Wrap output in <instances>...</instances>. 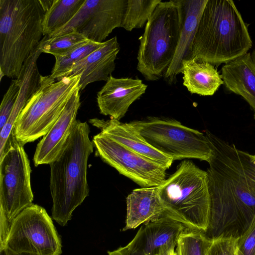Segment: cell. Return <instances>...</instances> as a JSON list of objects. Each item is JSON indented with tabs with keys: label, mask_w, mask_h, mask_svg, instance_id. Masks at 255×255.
I'll return each mask as SVG.
<instances>
[{
	"label": "cell",
	"mask_w": 255,
	"mask_h": 255,
	"mask_svg": "<svg viewBox=\"0 0 255 255\" xmlns=\"http://www.w3.org/2000/svg\"><path fill=\"white\" fill-rule=\"evenodd\" d=\"M213 151L207 172L211 205L206 236L211 239L240 237L255 216V164L250 154L209 130Z\"/></svg>",
	"instance_id": "cell-1"
},
{
	"label": "cell",
	"mask_w": 255,
	"mask_h": 255,
	"mask_svg": "<svg viewBox=\"0 0 255 255\" xmlns=\"http://www.w3.org/2000/svg\"><path fill=\"white\" fill-rule=\"evenodd\" d=\"M89 133L87 123L77 120L62 150L49 164L52 217L61 226L89 195L87 164L94 147Z\"/></svg>",
	"instance_id": "cell-2"
},
{
	"label": "cell",
	"mask_w": 255,
	"mask_h": 255,
	"mask_svg": "<svg viewBox=\"0 0 255 255\" xmlns=\"http://www.w3.org/2000/svg\"><path fill=\"white\" fill-rule=\"evenodd\" d=\"M248 27L232 0H208L193 39L191 58L228 63L252 47Z\"/></svg>",
	"instance_id": "cell-3"
},
{
	"label": "cell",
	"mask_w": 255,
	"mask_h": 255,
	"mask_svg": "<svg viewBox=\"0 0 255 255\" xmlns=\"http://www.w3.org/2000/svg\"><path fill=\"white\" fill-rule=\"evenodd\" d=\"M39 0H0V72L17 78L43 36Z\"/></svg>",
	"instance_id": "cell-4"
},
{
	"label": "cell",
	"mask_w": 255,
	"mask_h": 255,
	"mask_svg": "<svg viewBox=\"0 0 255 255\" xmlns=\"http://www.w3.org/2000/svg\"><path fill=\"white\" fill-rule=\"evenodd\" d=\"M157 187L165 214L188 228L207 231L211 205L207 171L190 160H183Z\"/></svg>",
	"instance_id": "cell-5"
},
{
	"label": "cell",
	"mask_w": 255,
	"mask_h": 255,
	"mask_svg": "<svg viewBox=\"0 0 255 255\" xmlns=\"http://www.w3.org/2000/svg\"><path fill=\"white\" fill-rule=\"evenodd\" d=\"M180 18L176 0L156 6L139 38L137 70L147 81L164 77L177 47Z\"/></svg>",
	"instance_id": "cell-6"
},
{
	"label": "cell",
	"mask_w": 255,
	"mask_h": 255,
	"mask_svg": "<svg viewBox=\"0 0 255 255\" xmlns=\"http://www.w3.org/2000/svg\"><path fill=\"white\" fill-rule=\"evenodd\" d=\"M81 74L55 82L50 75L41 76L40 86L21 111L12 133L22 145L45 135L62 113L78 88Z\"/></svg>",
	"instance_id": "cell-7"
},
{
	"label": "cell",
	"mask_w": 255,
	"mask_h": 255,
	"mask_svg": "<svg viewBox=\"0 0 255 255\" xmlns=\"http://www.w3.org/2000/svg\"><path fill=\"white\" fill-rule=\"evenodd\" d=\"M31 172L23 145L12 131L0 155V249L4 246L13 220L33 204Z\"/></svg>",
	"instance_id": "cell-8"
},
{
	"label": "cell",
	"mask_w": 255,
	"mask_h": 255,
	"mask_svg": "<svg viewBox=\"0 0 255 255\" xmlns=\"http://www.w3.org/2000/svg\"><path fill=\"white\" fill-rule=\"evenodd\" d=\"M129 123L148 143L173 161L193 158L209 163L213 156L205 133L175 119L149 117Z\"/></svg>",
	"instance_id": "cell-9"
},
{
	"label": "cell",
	"mask_w": 255,
	"mask_h": 255,
	"mask_svg": "<svg viewBox=\"0 0 255 255\" xmlns=\"http://www.w3.org/2000/svg\"><path fill=\"white\" fill-rule=\"evenodd\" d=\"M1 251L7 254L61 255V240L46 210L32 204L13 220Z\"/></svg>",
	"instance_id": "cell-10"
},
{
	"label": "cell",
	"mask_w": 255,
	"mask_h": 255,
	"mask_svg": "<svg viewBox=\"0 0 255 255\" xmlns=\"http://www.w3.org/2000/svg\"><path fill=\"white\" fill-rule=\"evenodd\" d=\"M92 141L95 155L141 187H157L166 179L167 169L101 132Z\"/></svg>",
	"instance_id": "cell-11"
},
{
	"label": "cell",
	"mask_w": 255,
	"mask_h": 255,
	"mask_svg": "<svg viewBox=\"0 0 255 255\" xmlns=\"http://www.w3.org/2000/svg\"><path fill=\"white\" fill-rule=\"evenodd\" d=\"M128 0H85L75 16L48 35L76 31L87 40L102 43L116 28L121 27Z\"/></svg>",
	"instance_id": "cell-12"
},
{
	"label": "cell",
	"mask_w": 255,
	"mask_h": 255,
	"mask_svg": "<svg viewBox=\"0 0 255 255\" xmlns=\"http://www.w3.org/2000/svg\"><path fill=\"white\" fill-rule=\"evenodd\" d=\"M188 228L164 214L140 228L126 246L134 255H156L175 249L181 234Z\"/></svg>",
	"instance_id": "cell-13"
},
{
	"label": "cell",
	"mask_w": 255,
	"mask_h": 255,
	"mask_svg": "<svg viewBox=\"0 0 255 255\" xmlns=\"http://www.w3.org/2000/svg\"><path fill=\"white\" fill-rule=\"evenodd\" d=\"M80 92L78 87L56 122L37 144L33 159L35 166L50 164L62 150L77 121L81 105Z\"/></svg>",
	"instance_id": "cell-14"
},
{
	"label": "cell",
	"mask_w": 255,
	"mask_h": 255,
	"mask_svg": "<svg viewBox=\"0 0 255 255\" xmlns=\"http://www.w3.org/2000/svg\"><path fill=\"white\" fill-rule=\"evenodd\" d=\"M147 87L138 78H116L111 75L97 95L100 113L120 121L130 105L145 93Z\"/></svg>",
	"instance_id": "cell-15"
},
{
	"label": "cell",
	"mask_w": 255,
	"mask_h": 255,
	"mask_svg": "<svg viewBox=\"0 0 255 255\" xmlns=\"http://www.w3.org/2000/svg\"><path fill=\"white\" fill-rule=\"evenodd\" d=\"M208 0H176L180 18L179 41L174 58L164 76L169 84L181 73L183 60L191 58L193 39Z\"/></svg>",
	"instance_id": "cell-16"
},
{
	"label": "cell",
	"mask_w": 255,
	"mask_h": 255,
	"mask_svg": "<svg viewBox=\"0 0 255 255\" xmlns=\"http://www.w3.org/2000/svg\"><path fill=\"white\" fill-rule=\"evenodd\" d=\"M120 50L117 36L106 40L98 48L75 63L60 80L81 74L78 85L80 91L91 83L107 82L115 70V60Z\"/></svg>",
	"instance_id": "cell-17"
},
{
	"label": "cell",
	"mask_w": 255,
	"mask_h": 255,
	"mask_svg": "<svg viewBox=\"0 0 255 255\" xmlns=\"http://www.w3.org/2000/svg\"><path fill=\"white\" fill-rule=\"evenodd\" d=\"M89 122L101 132L134 152L150 159L168 169L173 160L148 143L129 123L111 119L105 121L97 118Z\"/></svg>",
	"instance_id": "cell-18"
},
{
	"label": "cell",
	"mask_w": 255,
	"mask_h": 255,
	"mask_svg": "<svg viewBox=\"0 0 255 255\" xmlns=\"http://www.w3.org/2000/svg\"><path fill=\"white\" fill-rule=\"evenodd\" d=\"M221 71L226 88L244 98L255 120V50L225 64Z\"/></svg>",
	"instance_id": "cell-19"
},
{
	"label": "cell",
	"mask_w": 255,
	"mask_h": 255,
	"mask_svg": "<svg viewBox=\"0 0 255 255\" xmlns=\"http://www.w3.org/2000/svg\"><path fill=\"white\" fill-rule=\"evenodd\" d=\"M127 218L123 231L155 220L166 212L157 187L136 188L127 196Z\"/></svg>",
	"instance_id": "cell-20"
},
{
	"label": "cell",
	"mask_w": 255,
	"mask_h": 255,
	"mask_svg": "<svg viewBox=\"0 0 255 255\" xmlns=\"http://www.w3.org/2000/svg\"><path fill=\"white\" fill-rule=\"evenodd\" d=\"M183 85L191 94L212 96L224 84L221 75L211 63L193 58L182 63Z\"/></svg>",
	"instance_id": "cell-21"
},
{
	"label": "cell",
	"mask_w": 255,
	"mask_h": 255,
	"mask_svg": "<svg viewBox=\"0 0 255 255\" xmlns=\"http://www.w3.org/2000/svg\"><path fill=\"white\" fill-rule=\"evenodd\" d=\"M85 1L53 0L43 17V35L48 36L66 25L75 16Z\"/></svg>",
	"instance_id": "cell-22"
},
{
	"label": "cell",
	"mask_w": 255,
	"mask_h": 255,
	"mask_svg": "<svg viewBox=\"0 0 255 255\" xmlns=\"http://www.w3.org/2000/svg\"><path fill=\"white\" fill-rule=\"evenodd\" d=\"M160 0H128L121 27L128 31L147 23Z\"/></svg>",
	"instance_id": "cell-23"
},
{
	"label": "cell",
	"mask_w": 255,
	"mask_h": 255,
	"mask_svg": "<svg viewBox=\"0 0 255 255\" xmlns=\"http://www.w3.org/2000/svg\"><path fill=\"white\" fill-rule=\"evenodd\" d=\"M213 239L202 231L187 228L179 237L175 249L176 255H206Z\"/></svg>",
	"instance_id": "cell-24"
},
{
	"label": "cell",
	"mask_w": 255,
	"mask_h": 255,
	"mask_svg": "<svg viewBox=\"0 0 255 255\" xmlns=\"http://www.w3.org/2000/svg\"><path fill=\"white\" fill-rule=\"evenodd\" d=\"M88 41L81 34L72 31L51 37L44 36L38 47L41 53H48L55 56L64 54Z\"/></svg>",
	"instance_id": "cell-25"
},
{
	"label": "cell",
	"mask_w": 255,
	"mask_h": 255,
	"mask_svg": "<svg viewBox=\"0 0 255 255\" xmlns=\"http://www.w3.org/2000/svg\"><path fill=\"white\" fill-rule=\"evenodd\" d=\"M102 43L88 41L64 54L54 56L55 62L50 75L53 79L60 80L75 63L98 48Z\"/></svg>",
	"instance_id": "cell-26"
},
{
	"label": "cell",
	"mask_w": 255,
	"mask_h": 255,
	"mask_svg": "<svg viewBox=\"0 0 255 255\" xmlns=\"http://www.w3.org/2000/svg\"><path fill=\"white\" fill-rule=\"evenodd\" d=\"M20 90L18 81H11L10 84L3 95L0 106V130L5 125L16 103Z\"/></svg>",
	"instance_id": "cell-27"
},
{
	"label": "cell",
	"mask_w": 255,
	"mask_h": 255,
	"mask_svg": "<svg viewBox=\"0 0 255 255\" xmlns=\"http://www.w3.org/2000/svg\"><path fill=\"white\" fill-rule=\"evenodd\" d=\"M238 239L218 238L213 239L206 255H236Z\"/></svg>",
	"instance_id": "cell-28"
},
{
	"label": "cell",
	"mask_w": 255,
	"mask_h": 255,
	"mask_svg": "<svg viewBox=\"0 0 255 255\" xmlns=\"http://www.w3.org/2000/svg\"><path fill=\"white\" fill-rule=\"evenodd\" d=\"M238 255H255V216L249 228L237 240Z\"/></svg>",
	"instance_id": "cell-29"
},
{
	"label": "cell",
	"mask_w": 255,
	"mask_h": 255,
	"mask_svg": "<svg viewBox=\"0 0 255 255\" xmlns=\"http://www.w3.org/2000/svg\"><path fill=\"white\" fill-rule=\"evenodd\" d=\"M108 255H134L128 249L127 246L120 247L113 251L108 252Z\"/></svg>",
	"instance_id": "cell-30"
},
{
	"label": "cell",
	"mask_w": 255,
	"mask_h": 255,
	"mask_svg": "<svg viewBox=\"0 0 255 255\" xmlns=\"http://www.w3.org/2000/svg\"><path fill=\"white\" fill-rule=\"evenodd\" d=\"M40 3L46 12L51 6L53 0H39Z\"/></svg>",
	"instance_id": "cell-31"
},
{
	"label": "cell",
	"mask_w": 255,
	"mask_h": 255,
	"mask_svg": "<svg viewBox=\"0 0 255 255\" xmlns=\"http://www.w3.org/2000/svg\"><path fill=\"white\" fill-rule=\"evenodd\" d=\"M175 249H172L166 253H162V254H157V255H175Z\"/></svg>",
	"instance_id": "cell-32"
},
{
	"label": "cell",
	"mask_w": 255,
	"mask_h": 255,
	"mask_svg": "<svg viewBox=\"0 0 255 255\" xmlns=\"http://www.w3.org/2000/svg\"><path fill=\"white\" fill-rule=\"evenodd\" d=\"M0 255H32L27 253H20L17 254H7L5 253L3 251H0Z\"/></svg>",
	"instance_id": "cell-33"
},
{
	"label": "cell",
	"mask_w": 255,
	"mask_h": 255,
	"mask_svg": "<svg viewBox=\"0 0 255 255\" xmlns=\"http://www.w3.org/2000/svg\"><path fill=\"white\" fill-rule=\"evenodd\" d=\"M251 160L253 163L255 164V154L250 155Z\"/></svg>",
	"instance_id": "cell-34"
},
{
	"label": "cell",
	"mask_w": 255,
	"mask_h": 255,
	"mask_svg": "<svg viewBox=\"0 0 255 255\" xmlns=\"http://www.w3.org/2000/svg\"><path fill=\"white\" fill-rule=\"evenodd\" d=\"M236 255H238L237 254V252H236Z\"/></svg>",
	"instance_id": "cell-35"
},
{
	"label": "cell",
	"mask_w": 255,
	"mask_h": 255,
	"mask_svg": "<svg viewBox=\"0 0 255 255\" xmlns=\"http://www.w3.org/2000/svg\"></svg>",
	"instance_id": "cell-36"
}]
</instances>
